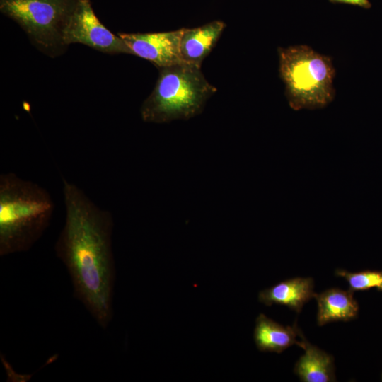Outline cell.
<instances>
[{
	"instance_id": "6da1fadb",
	"label": "cell",
	"mask_w": 382,
	"mask_h": 382,
	"mask_svg": "<svg viewBox=\"0 0 382 382\" xmlns=\"http://www.w3.org/2000/svg\"><path fill=\"white\" fill-rule=\"evenodd\" d=\"M62 192L65 219L54 252L69 273L74 297L106 329L113 316V217L65 178Z\"/></svg>"
},
{
	"instance_id": "7a4b0ae2",
	"label": "cell",
	"mask_w": 382,
	"mask_h": 382,
	"mask_svg": "<svg viewBox=\"0 0 382 382\" xmlns=\"http://www.w3.org/2000/svg\"><path fill=\"white\" fill-rule=\"evenodd\" d=\"M54 202L39 184L12 172L0 175V256L29 250L50 226Z\"/></svg>"
},
{
	"instance_id": "3957f363",
	"label": "cell",
	"mask_w": 382,
	"mask_h": 382,
	"mask_svg": "<svg viewBox=\"0 0 382 382\" xmlns=\"http://www.w3.org/2000/svg\"><path fill=\"white\" fill-rule=\"evenodd\" d=\"M216 91L201 67L184 63L159 69L155 87L140 108L141 119L151 123L190 119Z\"/></svg>"
},
{
	"instance_id": "277c9868",
	"label": "cell",
	"mask_w": 382,
	"mask_h": 382,
	"mask_svg": "<svg viewBox=\"0 0 382 382\" xmlns=\"http://www.w3.org/2000/svg\"><path fill=\"white\" fill-rule=\"evenodd\" d=\"M279 72L289 106L317 110L335 98V69L332 59L305 45L278 48Z\"/></svg>"
},
{
	"instance_id": "5b68a950",
	"label": "cell",
	"mask_w": 382,
	"mask_h": 382,
	"mask_svg": "<svg viewBox=\"0 0 382 382\" xmlns=\"http://www.w3.org/2000/svg\"><path fill=\"white\" fill-rule=\"evenodd\" d=\"M78 0H0V10L23 28L30 42L51 57L63 54L64 32Z\"/></svg>"
},
{
	"instance_id": "8992f818",
	"label": "cell",
	"mask_w": 382,
	"mask_h": 382,
	"mask_svg": "<svg viewBox=\"0 0 382 382\" xmlns=\"http://www.w3.org/2000/svg\"><path fill=\"white\" fill-rule=\"evenodd\" d=\"M68 46L81 43L108 54H131L124 41L109 30L96 16L89 0H78L64 32Z\"/></svg>"
},
{
	"instance_id": "52a82bcc",
	"label": "cell",
	"mask_w": 382,
	"mask_h": 382,
	"mask_svg": "<svg viewBox=\"0 0 382 382\" xmlns=\"http://www.w3.org/2000/svg\"><path fill=\"white\" fill-rule=\"evenodd\" d=\"M183 30L184 28L160 33H119L117 35L124 41L131 54L148 60L161 69L185 63L180 52Z\"/></svg>"
},
{
	"instance_id": "ba28073f",
	"label": "cell",
	"mask_w": 382,
	"mask_h": 382,
	"mask_svg": "<svg viewBox=\"0 0 382 382\" xmlns=\"http://www.w3.org/2000/svg\"><path fill=\"white\" fill-rule=\"evenodd\" d=\"M314 282L311 277H295L260 291L258 300L265 306H286L300 313L303 305L313 298Z\"/></svg>"
},
{
	"instance_id": "9c48e42d",
	"label": "cell",
	"mask_w": 382,
	"mask_h": 382,
	"mask_svg": "<svg viewBox=\"0 0 382 382\" xmlns=\"http://www.w3.org/2000/svg\"><path fill=\"white\" fill-rule=\"evenodd\" d=\"M226 25L221 21H214L195 28H184L180 43L183 61L201 67L205 57L219 39Z\"/></svg>"
},
{
	"instance_id": "30bf717a",
	"label": "cell",
	"mask_w": 382,
	"mask_h": 382,
	"mask_svg": "<svg viewBox=\"0 0 382 382\" xmlns=\"http://www.w3.org/2000/svg\"><path fill=\"white\" fill-rule=\"evenodd\" d=\"M302 340L298 346L305 351L295 364L294 372L303 382H332L336 381L334 358L310 344L300 332Z\"/></svg>"
},
{
	"instance_id": "8fae6325",
	"label": "cell",
	"mask_w": 382,
	"mask_h": 382,
	"mask_svg": "<svg viewBox=\"0 0 382 382\" xmlns=\"http://www.w3.org/2000/svg\"><path fill=\"white\" fill-rule=\"evenodd\" d=\"M354 292L339 288H330L320 294H314L318 303L317 324L324 325L333 321H349L357 318L359 305Z\"/></svg>"
},
{
	"instance_id": "7c38bea8",
	"label": "cell",
	"mask_w": 382,
	"mask_h": 382,
	"mask_svg": "<svg viewBox=\"0 0 382 382\" xmlns=\"http://www.w3.org/2000/svg\"><path fill=\"white\" fill-rule=\"evenodd\" d=\"M300 330L295 323L293 326H283L260 313L256 318L253 338L257 348L261 352L282 353L299 341Z\"/></svg>"
},
{
	"instance_id": "4fadbf2b",
	"label": "cell",
	"mask_w": 382,
	"mask_h": 382,
	"mask_svg": "<svg viewBox=\"0 0 382 382\" xmlns=\"http://www.w3.org/2000/svg\"><path fill=\"white\" fill-rule=\"evenodd\" d=\"M335 274L345 278L349 284V290L352 292L376 288L382 291V270H364L350 272L346 270L337 269Z\"/></svg>"
},
{
	"instance_id": "5bb4252c",
	"label": "cell",
	"mask_w": 382,
	"mask_h": 382,
	"mask_svg": "<svg viewBox=\"0 0 382 382\" xmlns=\"http://www.w3.org/2000/svg\"><path fill=\"white\" fill-rule=\"evenodd\" d=\"M332 3L347 4L358 6L364 8H369L371 4L369 0H330Z\"/></svg>"
},
{
	"instance_id": "9a60e30c",
	"label": "cell",
	"mask_w": 382,
	"mask_h": 382,
	"mask_svg": "<svg viewBox=\"0 0 382 382\" xmlns=\"http://www.w3.org/2000/svg\"><path fill=\"white\" fill-rule=\"evenodd\" d=\"M381 378H382V376H381Z\"/></svg>"
}]
</instances>
